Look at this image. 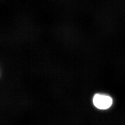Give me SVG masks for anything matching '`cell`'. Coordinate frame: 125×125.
I'll use <instances>...</instances> for the list:
<instances>
[{"instance_id": "obj_1", "label": "cell", "mask_w": 125, "mask_h": 125, "mask_svg": "<svg viewBox=\"0 0 125 125\" xmlns=\"http://www.w3.org/2000/svg\"><path fill=\"white\" fill-rule=\"evenodd\" d=\"M113 102L111 97L104 94H95L93 99L94 106L101 110L108 109L112 106Z\"/></svg>"}]
</instances>
